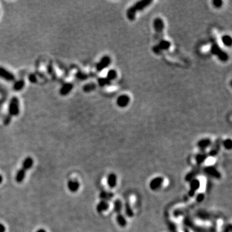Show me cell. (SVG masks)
<instances>
[{"mask_svg":"<svg viewBox=\"0 0 232 232\" xmlns=\"http://www.w3.org/2000/svg\"><path fill=\"white\" fill-rule=\"evenodd\" d=\"M152 3L153 1H152V0H142V1L137 2L128 9L126 12L127 18L130 21H134L135 19L136 14L138 11H141L143 9H146Z\"/></svg>","mask_w":232,"mask_h":232,"instance_id":"6da1fadb","label":"cell"},{"mask_svg":"<svg viewBox=\"0 0 232 232\" xmlns=\"http://www.w3.org/2000/svg\"><path fill=\"white\" fill-rule=\"evenodd\" d=\"M154 29L155 32V38L156 40L160 41L163 39V31L165 29V24H164L163 20L160 18H157L154 20Z\"/></svg>","mask_w":232,"mask_h":232,"instance_id":"7a4b0ae2","label":"cell"},{"mask_svg":"<svg viewBox=\"0 0 232 232\" xmlns=\"http://www.w3.org/2000/svg\"><path fill=\"white\" fill-rule=\"evenodd\" d=\"M19 114V102L17 97H13L9 105V115L12 116H17Z\"/></svg>","mask_w":232,"mask_h":232,"instance_id":"3957f363","label":"cell"},{"mask_svg":"<svg viewBox=\"0 0 232 232\" xmlns=\"http://www.w3.org/2000/svg\"><path fill=\"white\" fill-rule=\"evenodd\" d=\"M211 53L217 56L221 61H226L228 60L229 58L228 54L226 52H224V51H223L217 44L214 43L211 45Z\"/></svg>","mask_w":232,"mask_h":232,"instance_id":"277c9868","label":"cell"},{"mask_svg":"<svg viewBox=\"0 0 232 232\" xmlns=\"http://www.w3.org/2000/svg\"><path fill=\"white\" fill-rule=\"evenodd\" d=\"M170 46H171V43L170 42L165 39H162L159 42L158 44L153 47V52L156 54H160L162 51L168 50Z\"/></svg>","mask_w":232,"mask_h":232,"instance_id":"5b68a950","label":"cell"},{"mask_svg":"<svg viewBox=\"0 0 232 232\" xmlns=\"http://www.w3.org/2000/svg\"><path fill=\"white\" fill-rule=\"evenodd\" d=\"M222 144V141L221 139L219 138L216 139L214 143L211 144V147L210 150L208 153V155L211 157H215L216 155H217V154H219L220 151L221 146Z\"/></svg>","mask_w":232,"mask_h":232,"instance_id":"8992f818","label":"cell"},{"mask_svg":"<svg viewBox=\"0 0 232 232\" xmlns=\"http://www.w3.org/2000/svg\"><path fill=\"white\" fill-rule=\"evenodd\" d=\"M0 78L7 81H13L15 80L14 75L3 66H0Z\"/></svg>","mask_w":232,"mask_h":232,"instance_id":"52a82bcc","label":"cell"},{"mask_svg":"<svg viewBox=\"0 0 232 232\" xmlns=\"http://www.w3.org/2000/svg\"><path fill=\"white\" fill-rule=\"evenodd\" d=\"M111 63V59L109 56H104L101 58L99 62L98 63L96 66V69L98 71H102L104 70L107 66L110 65Z\"/></svg>","mask_w":232,"mask_h":232,"instance_id":"ba28073f","label":"cell"},{"mask_svg":"<svg viewBox=\"0 0 232 232\" xmlns=\"http://www.w3.org/2000/svg\"><path fill=\"white\" fill-rule=\"evenodd\" d=\"M204 172H205V174H206L207 175L212 177H214V178L215 179H220L221 177V173L218 171V170L213 167V166H206V167H204Z\"/></svg>","mask_w":232,"mask_h":232,"instance_id":"9c48e42d","label":"cell"},{"mask_svg":"<svg viewBox=\"0 0 232 232\" xmlns=\"http://www.w3.org/2000/svg\"><path fill=\"white\" fill-rule=\"evenodd\" d=\"M190 189L189 191V196L190 197H194L196 191L200 188L201 183L200 181L197 179H194L193 180L191 181L190 182Z\"/></svg>","mask_w":232,"mask_h":232,"instance_id":"30bf717a","label":"cell"},{"mask_svg":"<svg viewBox=\"0 0 232 232\" xmlns=\"http://www.w3.org/2000/svg\"><path fill=\"white\" fill-rule=\"evenodd\" d=\"M164 182V179L161 177H158L153 179L150 182V188L152 190H156L159 188Z\"/></svg>","mask_w":232,"mask_h":232,"instance_id":"8fae6325","label":"cell"},{"mask_svg":"<svg viewBox=\"0 0 232 232\" xmlns=\"http://www.w3.org/2000/svg\"><path fill=\"white\" fill-rule=\"evenodd\" d=\"M130 99L127 95H121L117 99V105L121 108L126 106L129 103Z\"/></svg>","mask_w":232,"mask_h":232,"instance_id":"7c38bea8","label":"cell"},{"mask_svg":"<svg viewBox=\"0 0 232 232\" xmlns=\"http://www.w3.org/2000/svg\"><path fill=\"white\" fill-rule=\"evenodd\" d=\"M211 144V141L209 138H205V139H202L200 140L197 143V146L199 147L200 150H201V151H204L206 148L210 147Z\"/></svg>","mask_w":232,"mask_h":232,"instance_id":"4fadbf2b","label":"cell"},{"mask_svg":"<svg viewBox=\"0 0 232 232\" xmlns=\"http://www.w3.org/2000/svg\"><path fill=\"white\" fill-rule=\"evenodd\" d=\"M67 186L71 192L75 193L78 191L80 187L79 182L76 180H70L68 182Z\"/></svg>","mask_w":232,"mask_h":232,"instance_id":"5bb4252c","label":"cell"},{"mask_svg":"<svg viewBox=\"0 0 232 232\" xmlns=\"http://www.w3.org/2000/svg\"><path fill=\"white\" fill-rule=\"evenodd\" d=\"M73 86H74L73 85L70 83H66L64 84L62 86V87L61 88V89L59 90L60 95H63V96L68 95L73 89Z\"/></svg>","mask_w":232,"mask_h":232,"instance_id":"9a60e30c","label":"cell"},{"mask_svg":"<svg viewBox=\"0 0 232 232\" xmlns=\"http://www.w3.org/2000/svg\"><path fill=\"white\" fill-rule=\"evenodd\" d=\"M208 154L204 151H202L200 153L197 154L195 156V162L198 165H200L202 164L205 160L207 159Z\"/></svg>","mask_w":232,"mask_h":232,"instance_id":"2e32d148","label":"cell"},{"mask_svg":"<svg viewBox=\"0 0 232 232\" xmlns=\"http://www.w3.org/2000/svg\"><path fill=\"white\" fill-rule=\"evenodd\" d=\"M107 184L110 188H114L117 185V177L115 174H110L107 177Z\"/></svg>","mask_w":232,"mask_h":232,"instance_id":"e0dca14e","label":"cell"},{"mask_svg":"<svg viewBox=\"0 0 232 232\" xmlns=\"http://www.w3.org/2000/svg\"><path fill=\"white\" fill-rule=\"evenodd\" d=\"M108 208H109V204L108 203V202L105 201H102V200L97 204V206H96V210L99 214L104 212V211H106Z\"/></svg>","mask_w":232,"mask_h":232,"instance_id":"ac0fdd59","label":"cell"},{"mask_svg":"<svg viewBox=\"0 0 232 232\" xmlns=\"http://www.w3.org/2000/svg\"><path fill=\"white\" fill-rule=\"evenodd\" d=\"M34 165V161L33 159L30 157H27L26 158H25L22 164V168L25 170L26 172L27 170H30Z\"/></svg>","mask_w":232,"mask_h":232,"instance_id":"d6986e66","label":"cell"},{"mask_svg":"<svg viewBox=\"0 0 232 232\" xmlns=\"http://www.w3.org/2000/svg\"><path fill=\"white\" fill-rule=\"evenodd\" d=\"M114 194L112 192H106V191H103L100 193L99 197L101 199L102 201H108L109 200H110L111 199L114 197Z\"/></svg>","mask_w":232,"mask_h":232,"instance_id":"ffe728a7","label":"cell"},{"mask_svg":"<svg viewBox=\"0 0 232 232\" xmlns=\"http://www.w3.org/2000/svg\"><path fill=\"white\" fill-rule=\"evenodd\" d=\"M26 171L25 170H23V168H21L19 169L16 175V181L17 182H19V183H21L23 182V181L24 180L25 177V175H26Z\"/></svg>","mask_w":232,"mask_h":232,"instance_id":"44dd1931","label":"cell"},{"mask_svg":"<svg viewBox=\"0 0 232 232\" xmlns=\"http://www.w3.org/2000/svg\"><path fill=\"white\" fill-rule=\"evenodd\" d=\"M200 172L199 168H195L194 170H192L190 172H189L185 177V180L188 182H190L194 179H195V175H197Z\"/></svg>","mask_w":232,"mask_h":232,"instance_id":"7402d4cb","label":"cell"},{"mask_svg":"<svg viewBox=\"0 0 232 232\" xmlns=\"http://www.w3.org/2000/svg\"><path fill=\"white\" fill-rule=\"evenodd\" d=\"M25 81L23 79H20L19 81H16L13 85V89L15 91H20L22 90L25 86Z\"/></svg>","mask_w":232,"mask_h":232,"instance_id":"603a6c76","label":"cell"},{"mask_svg":"<svg viewBox=\"0 0 232 232\" xmlns=\"http://www.w3.org/2000/svg\"><path fill=\"white\" fill-rule=\"evenodd\" d=\"M116 220H117L118 224L121 227H125L127 224L126 220L125 217L122 215L121 214H119L117 215V217H116Z\"/></svg>","mask_w":232,"mask_h":232,"instance_id":"cb8c5ba5","label":"cell"},{"mask_svg":"<svg viewBox=\"0 0 232 232\" xmlns=\"http://www.w3.org/2000/svg\"><path fill=\"white\" fill-rule=\"evenodd\" d=\"M95 88H96V85L95 83H88L83 87V90L85 92L88 93L94 91V90H95Z\"/></svg>","mask_w":232,"mask_h":232,"instance_id":"d4e9b609","label":"cell"},{"mask_svg":"<svg viewBox=\"0 0 232 232\" xmlns=\"http://www.w3.org/2000/svg\"><path fill=\"white\" fill-rule=\"evenodd\" d=\"M122 208V204L121 200L117 199L114 202V211L118 214H121V211Z\"/></svg>","mask_w":232,"mask_h":232,"instance_id":"484cf974","label":"cell"},{"mask_svg":"<svg viewBox=\"0 0 232 232\" xmlns=\"http://www.w3.org/2000/svg\"><path fill=\"white\" fill-rule=\"evenodd\" d=\"M222 43L227 46H230L232 43V39L228 35H224L222 38Z\"/></svg>","mask_w":232,"mask_h":232,"instance_id":"4316f807","label":"cell"},{"mask_svg":"<svg viewBox=\"0 0 232 232\" xmlns=\"http://www.w3.org/2000/svg\"><path fill=\"white\" fill-rule=\"evenodd\" d=\"M125 213L128 217H132L134 216V211L130 204L128 202L125 204Z\"/></svg>","mask_w":232,"mask_h":232,"instance_id":"83f0119b","label":"cell"},{"mask_svg":"<svg viewBox=\"0 0 232 232\" xmlns=\"http://www.w3.org/2000/svg\"><path fill=\"white\" fill-rule=\"evenodd\" d=\"M116 77H117V72H116V71L114 70H109L108 73L107 74L106 78L111 82L112 80L115 79Z\"/></svg>","mask_w":232,"mask_h":232,"instance_id":"f1b7e54d","label":"cell"},{"mask_svg":"<svg viewBox=\"0 0 232 232\" xmlns=\"http://www.w3.org/2000/svg\"><path fill=\"white\" fill-rule=\"evenodd\" d=\"M111 82L109 81L106 78H99L98 79V83L99 86H104L108 85H110Z\"/></svg>","mask_w":232,"mask_h":232,"instance_id":"f546056e","label":"cell"},{"mask_svg":"<svg viewBox=\"0 0 232 232\" xmlns=\"http://www.w3.org/2000/svg\"><path fill=\"white\" fill-rule=\"evenodd\" d=\"M222 145L227 150H231L232 148V141L230 139H227L222 141Z\"/></svg>","mask_w":232,"mask_h":232,"instance_id":"4dcf8cb0","label":"cell"},{"mask_svg":"<svg viewBox=\"0 0 232 232\" xmlns=\"http://www.w3.org/2000/svg\"><path fill=\"white\" fill-rule=\"evenodd\" d=\"M76 77L80 80H85L86 79H87V76L83 72H78L76 74Z\"/></svg>","mask_w":232,"mask_h":232,"instance_id":"1f68e13d","label":"cell"},{"mask_svg":"<svg viewBox=\"0 0 232 232\" xmlns=\"http://www.w3.org/2000/svg\"><path fill=\"white\" fill-rule=\"evenodd\" d=\"M222 1L221 0H215V1L213 2V5L215 6V8H220L222 5Z\"/></svg>","mask_w":232,"mask_h":232,"instance_id":"d6a6232c","label":"cell"},{"mask_svg":"<svg viewBox=\"0 0 232 232\" xmlns=\"http://www.w3.org/2000/svg\"><path fill=\"white\" fill-rule=\"evenodd\" d=\"M29 80L32 83H36L37 82V77L34 74H31L29 76Z\"/></svg>","mask_w":232,"mask_h":232,"instance_id":"836d02e7","label":"cell"},{"mask_svg":"<svg viewBox=\"0 0 232 232\" xmlns=\"http://www.w3.org/2000/svg\"><path fill=\"white\" fill-rule=\"evenodd\" d=\"M10 121H11V116L8 114L4 119L3 123L5 125H8L10 122Z\"/></svg>","mask_w":232,"mask_h":232,"instance_id":"e575fe53","label":"cell"},{"mask_svg":"<svg viewBox=\"0 0 232 232\" xmlns=\"http://www.w3.org/2000/svg\"><path fill=\"white\" fill-rule=\"evenodd\" d=\"M204 199V195L203 194H199L197 195V197H196V200L197 202H201L202 201H203V200Z\"/></svg>","mask_w":232,"mask_h":232,"instance_id":"d590c367","label":"cell"},{"mask_svg":"<svg viewBox=\"0 0 232 232\" xmlns=\"http://www.w3.org/2000/svg\"><path fill=\"white\" fill-rule=\"evenodd\" d=\"M5 227L3 224L0 223V232H5Z\"/></svg>","mask_w":232,"mask_h":232,"instance_id":"8d00e7d4","label":"cell"},{"mask_svg":"<svg viewBox=\"0 0 232 232\" xmlns=\"http://www.w3.org/2000/svg\"><path fill=\"white\" fill-rule=\"evenodd\" d=\"M36 232H46L44 229H39Z\"/></svg>","mask_w":232,"mask_h":232,"instance_id":"74e56055","label":"cell"},{"mask_svg":"<svg viewBox=\"0 0 232 232\" xmlns=\"http://www.w3.org/2000/svg\"><path fill=\"white\" fill-rule=\"evenodd\" d=\"M3 182V177L2 175H0V184H2Z\"/></svg>","mask_w":232,"mask_h":232,"instance_id":"f35d334b","label":"cell"},{"mask_svg":"<svg viewBox=\"0 0 232 232\" xmlns=\"http://www.w3.org/2000/svg\"><path fill=\"white\" fill-rule=\"evenodd\" d=\"M175 232H176V231H175Z\"/></svg>","mask_w":232,"mask_h":232,"instance_id":"ab89813d","label":"cell"}]
</instances>
